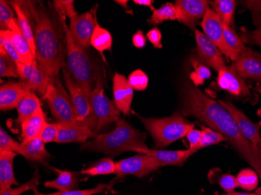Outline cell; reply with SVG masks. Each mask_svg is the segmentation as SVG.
I'll list each match as a JSON object with an SVG mask.
<instances>
[{"mask_svg": "<svg viewBox=\"0 0 261 195\" xmlns=\"http://www.w3.org/2000/svg\"><path fill=\"white\" fill-rule=\"evenodd\" d=\"M15 11L9 1H0V27L1 31H7L13 20H15Z\"/></svg>", "mask_w": 261, "mask_h": 195, "instance_id": "ab89813d", "label": "cell"}, {"mask_svg": "<svg viewBox=\"0 0 261 195\" xmlns=\"http://www.w3.org/2000/svg\"><path fill=\"white\" fill-rule=\"evenodd\" d=\"M29 17L35 35L36 60L49 78L57 77L66 65L67 46L64 27L55 8L40 1H18Z\"/></svg>", "mask_w": 261, "mask_h": 195, "instance_id": "7a4b0ae2", "label": "cell"}, {"mask_svg": "<svg viewBox=\"0 0 261 195\" xmlns=\"http://www.w3.org/2000/svg\"><path fill=\"white\" fill-rule=\"evenodd\" d=\"M239 187L247 191L256 190L259 184V175L254 170L243 169L236 177Z\"/></svg>", "mask_w": 261, "mask_h": 195, "instance_id": "d6a6232c", "label": "cell"}, {"mask_svg": "<svg viewBox=\"0 0 261 195\" xmlns=\"http://www.w3.org/2000/svg\"><path fill=\"white\" fill-rule=\"evenodd\" d=\"M18 77L22 82L29 86L31 91L37 92L42 96H45L47 88L50 83L51 79L45 75L39 67L37 60L35 59L32 64H17Z\"/></svg>", "mask_w": 261, "mask_h": 195, "instance_id": "5bb4252c", "label": "cell"}, {"mask_svg": "<svg viewBox=\"0 0 261 195\" xmlns=\"http://www.w3.org/2000/svg\"><path fill=\"white\" fill-rule=\"evenodd\" d=\"M181 110L184 117H193L225 137L240 156L250 164L261 180V152L243 136L231 114L213 100L193 82L181 89Z\"/></svg>", "mask_w": 261, "mask_h": 195, "instance_id": "6da1fadb", "label": "cell"}, {"mask_svg": "<svg viewBox=\"0 0 261 195\" xmlns=\"http://www.w3.org/2000/svg\"><path fill=\"white\" fill-rule=\"evenodd\" d=\"M62 71L77 120L95 132V123L89 98L80 85L71 77L66 66L62 69Z\"/></svg>", "mask_w": 261, "mask_h": 195, "instance_id": "ba28073f", "label": "cell"}, {"mask_svg": "<svg viewBox=\"0 0 261 195\" xmlns=\"http://www.w3.org/2000/svg\"><path fill=\"white\" fill-rule=\"evenodd\" d=\"M255 193L257 195H261V187H259V188H256V190H255Z\"/></svg>", "mask_w": 261, "mask_h": 195, "instance_id": "6f0895ef", "label": "cell"}, {"mask_svg": "<svg viewBox=\"0 0 261 195\" xmlns=\"http://www.w3.org/2000/svg\"><path fill=\"white\" fill-rule=\"evenodd\" d=\"M39 179H40V175L39 174V170H36L32 175V179L27 183L16 187V188L10 187L8 190L0 193V195H20L29 190L35 191V190H37V187L39 184Z\"/></svg>", "mask_w": 261, "mask_h": 195, "instance_id": "f35d334b", "label": "cell"}, {"mask_svg": "<svg viewBox=\"0 0 261 195\" xmlns=\"http://www.w3.org/2000/svg\"><path fill=\"white\" fill-rule=\"evenodd\" d=\"M219 103L225 108L234 119L239 128L241 130L243 136L250 141L255 147L261 152V137L259 130L261 127L259 124H254L250 119L246 117V114L237 108L234 104L228 101H219Z\"/></svg>", "mask_w": 261, "mask_h": 195, "instance_id": "2e32d148", "label": "cell"}, {"mask_svg": "<svg viewBox=\"0 0 261 195\" xmlns=\"http://www.w3.org/2000/svg\"><path fill=\"white\" fill-rule=\"evenodd\" d=\"M206 0H176V18L180 23L196 30V26L204 17L208 9Z\"/></svg>", "mask_w": 261, "mask_h": 195, "instance_id": "7c38bea8", "label": "cell"}, {"mask_svg": "<svg viewBox=\"0 0 261 195\" xmlns=\"http://www.w3.org/2000/svg\"><path fill=\"white\" fill-rule=\"evenodd\" d=\"M137 152L141 154H146L152 157L155 160L158 161L161 166L164 165H177L181 166L195 152L192 149L178 151H165L162 149H139Z\"/></svg>", "mask_w": 261, "mask_h": 195, "instance_id": "44dd1931", "label": "cell"}, {"mask_svg": "<svg viewBox=\"0 0 261 195\" xmlns=\"http://www.w3.org/2000/svg\"><path fill=\"white\" fill-rule=\"evenodd\" d=\"M45 98L57 123L64 124L80 123L76 117L70 95L67 94L57 77L51 79Z\"/></svg>", "mask_w": 261, "mask_h": 195, "instance_id": "52a82bcc", "label": "cell"}, {"mask_svg": "<svg viewBox=\"0 0 261 195\" xmlns=\"http://www.w3.org/2000/svg\"><path fill=\"white\" fill-rule=\"evenodd\" d=\"M58 124L59 132L57 143H70V142H86L91 137L97 136L95 132L79 123L76 124Z\"/></svg>", "mask_w": 261, "mask_h": 195, "instance_id": "7402d4cb", "label": "cell"}, {"mask_svg": "<svg viewBox=\"0 0 261 195\" xmlns=\"http://www.w3.org/2000/svg\"><path fill=\"white\" fill-rule=\"evenodd\" d=\"M244 5L251 11L254 22L261 25V0H249L245 1ZM260 27V26H259Z\"/></svg>", "mask_w": 261, "mask_h": 195, "instance_id": "7dc6e473", "label": "cell"}, {"mask_svg": "<svg viewBox=\"0 0 261 195\" xmlns=\"http://www.w3.org/2000/svg\"><path fill=\"white\" fill-rule=\"evenodd\" d=\"M223 26H224V39L227 45L234 53L240 57L246 52L247 47L245 45L244 42L233 27H229L224 23Z\"/></svg>", "mask_w": 261, "mask_h": 195, "instance_id": "1f68e13d", "label": "cell"}, {"mask_svg": "<svg viewBox=\"0 0 261 195\" xmlns=\"http://www.w3.org/2000/svg\"><path fill=\"white\" fill-rule=\"evenodd\" d=\"M0 48H4L9 57L14 60L16 64L21 63L20 57H19L18 54L16 52L14 47L10 43L9 39L2 33H0Z\"/></svg>", "mask_w": 261, "mask_h": 195, "instance_id": "bcb514c9", "label": "cell"}, {"mask_svg": "<svg viewBox=\"0 0 261 195\" xmlns=\"http://www.w3.org/2000/svg\"><path fill=\"white\" fill-rule=\"evenodd\" d=\"M113 45V38L111 34L107 29H103L96 22V29L94 31L91 39V45L102 55L105 60L103 52L106 50H111Z\"/></svg>", "mask_w": 261, "mask_h": 195, "instance_id": "f546056e", "label": "cell"}, {"mask_svg": "<svg viewBox=\"0 0 261 195\" xmlns=\"http://www.w3.org/2000/svg\"><path fill=\"white\" fill-rule=\"evenodd\" d=\"M202 131L196 129L190 130L186 135L188 142L189 143V149H192L194 152H196V147L200 142Z\"/></svg>", "mask_w": 261, "mask_h": 195, "instance_id": "f907efd6", "label": "cell"}, {"mask_svg": "<svg viewBox=\"0 0 261 195\" xmlns=\"http://www.w3.org/2000/svg\"><path fill=\"white\" fill-rule=\"evenodd\" d=\"M191 63L194 68V72L191 74L192 82L198 87V85H203L205 80L211 78V72L208 67L195 57L191 59Z\"/></svg>", "mask_w": 261, "mask_h": 195, "instance_id": "74e56055", "label": "cell"}, {"mask_svg": "<svg viewBox=\"0 0 261 195\" xmlns=\"http://www.w3.org/2000/svg\"><path fill=\"white\" fill-rule=\"evenodd\" d=\"M127 80L129 85L134 90L139 91V92L146 90L149 85V77L142 70H134L129 75Z\"/></svg>", "mask_w": 261, "mask_h": 195, "instance_id": "60d3db41", "label": "cell"}, {"mask_svg": "<svg viewBox=\"0 0 261 195\" xmlns=\"http://www.w3.org/2000/svg\"><path fill=\"white\" fill-rule=\"evenodd\" d=\"M152 136L156 149H164L176 141L186 137L195 124L181 114H174L164 118H145L139 117Z\"/></svg>", "mask_w": 261, "mask_h": 195, "instance_id": "5b68a950", "label": "cell"}, {"mask_svg": "<svg viewBox=\"0 0 261 195\" xmlns=\"http://www.w3.org/2000/svg\"><path fill=\"white\" fill-rule=\"evenodd\" d=\"M115 164L117 178H123L129 175L141 178L155 172L161 167L158 161L152 157L141 153L124 158L115 162Z\"/></svg>", "mask_w": 261, "mask_h": 195, "instance_id": "9c48e42d", "label": "cell"}, {"mask_svg": "<svg viewBox=\"0 0 261 195\" xmlns=\"http://www.w3.org/2000/svg\"><path fill=\"white\" fill-rule=\"evenodd\" d=\"M134 3L136 5L145 6V7H150L152 12L156 10V9H154V7H152V4H153L152 0H135Z\"/></svg>", "mask_w": 261, "mask_h": 195, "instance_id": "f5cc1de1", "label": "cell"}, {"mask_svg": "<svg viewBox=\"0 0 261 195\" xmlns=\"http://www.w3.org/2000/svg\"><path fill=\"white\" fill-rule=\"evenodd\" d=\"M41 101L39 97L34 92L26 95L22 98L21 100L17 104V111L18 114L16 122L21 125L24 120L32 117L34 114L37 112L38 109L41 108Z\"/></svg>", "mask_w": 261, "mask_h": 195, "instance_id": "83f0119b", "label": "cell"}, {"mask_svg": "<svg viewBox=\"0 0 261 195\" xmlns=\"http://www.w3.org/2000/svg\"><path fill=\"white\" fill-rule=\"evenodd\" d=\"M254 90L256 91L258 93L261 95V86L260 85H257L256 87L254 88Z\"/></svg>", "mask_w": 261, "mask_h": 195, "instance_id": "9f6ffc18", "label": "cell"}, {"mask_svg": "<svg viewBox=\"0 0 261 195\" xmlns=\"http://www.w3.org/2000/svg\"><path fill=\"white\" fill-rule=\"evenodd\" d=\"M17 154L0 151V193L18 184L14 174V160Z\"/></svg>", "mask_w": 261, "mask_h": 195, "instance_id": "603a6c76", "label": "cell"}, {"mask_svg": "<svg viewBox=\"0 0 261 195\" xmlns=\"http://www.w3.org/2000/svg\"><path fill=\"white\" fill-rule=\"evenodd\" d=\"M0 77H19L17 64L3 48H0Z\"/></svg>", "mask_w": 261, "mask_h": 195, "instance_id": "e575fe53", "label": "cell"}, {"mask_svg": "<svg viewBox=\"0 0 261 195\" xmlns=\"http://www.w3.org/2000/svg\"><path fill=\"white\" fill-rule=\"evenodd\" d=\"M197 52L199 60L206 67H211L214 70L219 71L221 69L226 66L222 57V53L218 49V47L213 43L204 33L195 30Z\"/></svg>", "mask_w": 261, "mask_h": 195, "instance_id": "9a60e30c", "label": "cell"}, {"mask_svg": "<svg viewBox=\"0 0 261 195\" xmlns=\"http://www.w3.org/2000/svg\"><path fill=\"white\" fill-rule=\"evenodd\" d=\"M20 144L13 137H10L8 133L1 127L0 129V151L17 152L18 153Z\"/></svg>", "mask_w": 261, "mask_h": 195, "instance_id": "7bdbcfd3", "label": "cell"}, {"mask_svg": "<svg viewBox=\"0 0 261 195\" xmlns=\"http://www.w3.org/2000/svg\"><path fill=\"white\" fill-rule=\"evenodd\" d=\"M231 67L243 77L256 82L261 86V54L247 48L244 53L232 62Z\"/></svg>", "mask_w": 261, "mask_h": 195, "instance_id": "e0dca14e", "label": "cell"}, {"mask_svg": "<svg viewBox=\"0 0 261 195\" xmlns=\"http://www.w3.org/2000/svg\"><path fill=\"white\" fill-rule=\"evenodd\" d=\"M112 183L109 184H99L96 187L86 190H74L70 191H58L52 193H42L35 190L33 195H94L97 193H106L112 190Z\"/></svg>", "mask_w": 261, "mask_h": 195, "instance_id": "8d00e7d4", "label": "cell"}, {"mask_svg": "<svg viewBox=\"0 0 261 195\" xmlns=\"http://www.w3.org/2000/svg\"><path fill=\"white\" fill-rule=\"evenodd\" d=\"M32 92L23 82L9 81L0 88V108L2 111L17 108L23 97Z\"/></svg>", "mask_w": 261, "mask_h": 195, "instance_id": "d6986e66", "label": "cell"}, {"mask_svg": "<svg viewBox=\"0 0 261 195\" xmlns=\"http://www.w3.org/2000/svg\"><path fill=\"white\" fill-rule=\"evenodd\" d=\"M0 33L4 34L9 39L16 52L18 54L22 64L29 65L33 63L35 57L32 54L29 42L24 38L20 27H19L17 19L13 20L10 23L8 30L1 31Z\"/></svg>", "mask_w": 261, "mask_h": 195, "instance_id": "ac0fdd59", "label": "cell"}, {"mask_svg": "<svg viewBox=\"0 0 261 195\" xmlns=\"http://www.w3.org/2000/svg\"><path fill=\"white\" fill-rule=\"evenodd\" d=\"M177 20V18L174 4L168 3L152 12V15L151 16V18L148 20V23L152 25H158L166 20Z\"/></svg>", "mask_w": 261, "mask_h": 195, "instance_id": "836d02e7", "label": "cell"}, {"mask_svg": "<svg viewBox=\"0 0 261 195\" xmlns=\"http://www.w3.org/2000/svg\"><path fill=\"white\" fill-rule=\"evenodd\" d=\"M10 4L14 8V11H15L16 15H17V20L19 27H20L24 38L29 42L32 54L35 57H36V48H35V35H34L32 23H31L29 17L26 15L18 1H11Z\"/></svg>", "mask_w": 261, "mask_h": 195, "instance_id": "4316f807", "label": "cell"}, {"mask_svg": "<svg viewBox=\"0 0 261 195\" xmlns=\"http://www.w3.org/2000/svg\"><path fill=\"white\" fill-rule=\"evenodd\" d=\"M18 154L32 162L42 164H46L51 158L50 154L45 149V143L39 137L22 142Z\"/></svg>", "mask_w": 261, "mask_h": 195, "instance_id": "cb8c5ba5", "label": "cell"}, {"mask_svg": "<svg viewBox=\"0 0 261 195\" xmlns=\"http://www.w3.org/2000/svg\"><path fill=\"white\" fill-rule=\"evenodd\" d=\"M201 27L206 37L218 47L221 53L224 54L227 58L231 59L232 62H234L240 57L227 45L224 39L223 22L212 9H208L201 22Z\"/></svg>", "mask_w": 261, "mask_h": 195, "instance_id": "30bf717a", "label": "cell"}, {"mask_svg": "<svg viewBox=\"0 0 261 195\" xmlns=\"http://www.w3.org/2000/svg\"><path fill=\"white\" fill-rule=\"evenodd\" d=\"M46 123V115L41 107L37 112L22 123L20 133L22 142H27L39 137Z\"/></svg>", "mask_w": 261, "mask_h": 195, "instance_id": "d4e9b609", "label": "cell"}, {"mask_svg": "<svg viewBox=\"0 0 261 195\" xmlns=\"http://www.w3.org/2000/svg\"><path fill=\"white\" fill-rule=\"evenodd\" d=\"M59 17L65 35L67 46L66 67L89 99L91 93L96 87L99 72L96 71L86 48L80 46L72 37L66 23V17L62 15H59Z\"/></svg>", "mask_w": 261, "mask_h": 195, "instance_id": "277c9868", "label": "cell"}, {"mask_svg": "<svg viewBox=\"0 0 261 195\" xmlns=\"http://www.w3.org/2000/svg\"><path fill=\"white\" fill-rule=\"evenodd\" d=\"M201 131H202V135H201L200 142L196 147V152L203 149V148L217 145V144L226 141V139L222 134L218 133L216 130L210 128V127L203 126Z\"/></svg>", "mask_w": 261, "mask_h": 195, "instance_id": "d590c367", "label": "cell"}, {"mask_svg": "<svg viewBox=\"0 0 261 195\" xmlns=\"http://www.w3.org/2000/svg\"><path fill=\"white\" fill-rule=\"evenodd\" d=\"M213 10L219 16L224 24L232 27L236 1L234 0H215L211 2Z\"/></svg>", "mask_w": 261, "mask_h": 195, "instance_id": "f1b7e54d", "label": "cell"}, {"mask_svg": "<svg viewBox=\"0 0 261 195\" xmlns=\"http://www.w3.org/2000/svg\"><path fill=\"white\" fill-rule=\"evenodd\" d=\"M116 3H117V4H120V5L122 6V7H124V9H125V10L129 9L128 7H127V1H116Z\"/></svg>", "mask_w": 261, "mask_h": 195, "instance_id": "11a10c76", "label": "cell"}, {"mask_svg": "<svg viewBox=\"0 0 261 195\" xmlns=\"http://www.w3.org/2000/svg\"><path fill=\"white\" fill-rule=\"evenodd\" d=\"M146 37L149 39L154 48H162V34L158 27H154L146 34Z\"/></svg>", "mask_w": 261, "mask_h": 195, "instance_id": "681fc988", "label": "cell"}, {"mask_svg": "<svg viewBox=\"0 0 261 195\" xmlns=\"http://www.w3.org/2000/svg\"><path fill=\"white\" fill-rule=\"evenodd\" d=\"M56 170L58 176L55 180L45 182L44 186L46 188L56 189L59 191H70L77 188L79 178L76 173L67 170Z\"/></svg>", "mask_w": 261, "mask_h": 195, "instance_id": "484cf974", "label": "cell"}, {"mask_svg": "<svg viewBox=\"0 0 261 195\" xmlns=\"http://www.w3.org/2000/svg\"><path fill=\"white\" fill-rule=\"evenodd\" d=\"M96 22V8L70 19L69 30L75 42L82 48L88 49L90 47Z\"/></svg>", "mask_w": 261, "mask_h": 195, "instance_id": "8fae6325", "label": "cell"}, {"mask_svg": "<svg viewBox=\"0 0 261 195\" xmlns=\"http://www.w3.org/2000/svg\"><path fill=\"white\" fill-rule=\"evenodd\" d=\"M82 149L115 156L129 151L138 152L139 149H147V146L144 133L120 117L112 131L97 134L93 140L82 145Z\"/></svg>", "mask_w": 261, "mask_h": 195, "instance_id": "3957f363", "label": "cell"}, {"mask_svg": "<svg viewBox=\"0 0 261 195\" xmlns=\"http://www.w3.org/2000/svg\"><path fill=\"white\" fill-rule=\"evenodd\" d=\"M258 124H259V127H261V120H260V121H259V123H258Z\"/></svg>", "mask_w": 261, "mask_h": 195, "instance_id": "680465c9", "label": "cell"}, {"mask_svg": "<svg viewBox=\"0 0 261 195\" xmlns=\"http://www.w3.org/2000/svg\"><path fill=\"white\" fill-rule=\"evenodd\" d=\"M241 39L243 42H250L261 48V27L252 32H244Z\"/></svg>", "mask_w": 261, "mask_h": 195, "instance_id": "c3c4849f", "label": "cell"}, {"mask_svg": "<svg viewBox=\"0 0 261 195\" xmlns=\"http://www.w3.org/2000/svg\"><path fill=\"white\" fill-rule=\"evenodd\" d=\"M218 184L227 193L234 192L236 187H238V183L234 176L231 174H223L218 179Z\"/></svg>", "mask_w": 261, "mask_h": 195, "instance_id": "f6af8a7d", "label": "cell"}, {"mask_svg": "<svg viewBox=\"0 0 261 195\" xmlns=\"http://www.w3.org/2000/svg\"><path fill=\"white\" fill-rule=\"evenodd\" d=\"M133 42L137 48H144L146 45V39L142 31H138L133 37Z\"/></svg>", "mask_w": 261, "mask_h": 195, "instance_id": "816d5d0a", "label": "cell"}, {"mask_svg": "<svg viewBox=\"0 0 261 195\" xmlns=\"http://www.w3.org/2000/svg\"><path fill=\"white\" fill-rule=\"evenodd\" d=\"M221 195H257L256 193H243V192H232V193H224V194Z\"/></svg>", "mask_w": 261, "mask_h": 195, "instance_id": "db71d44e", "label": "cell"}, {"mask_svg": "<svg viewBox=\"0 0 261 195\" xmlns=\"http://www.w3.org/2000/svg\"><path fill=\"white\" fill-rule=\"evenodd\" d=\"M92 115L95 123V133L105 128L109 124L117 122L120 118L121 111L114 101H111L104 93L103 80L98 74L96 87L89 97Z\"/></svg>", "mask_w": 261, "mask_h": 195, "instance_id": "8992f818", "label": "cell"}, {"mask_svg": "<svg viewBox=\"0 0 261 195\" xmlns=\"http://www.w3.org/2000/svg\"><path fill=\"white\" fill-rule=\"evenodd\" d=\"M218 85L220 89L236 99H245L250 97V88L231 66H225L218 71Z\"/></svg>", "mask_w": 261, "mask_h": 195, "instance_id": "4fadbf2b", "label": "cell"}, {"mask_svg": "<svg viewBox=\"0 0 261 195\" xmlns=\"http://www.w3.org/2000/svg\"><path fill=\"white\" fill-rule=\"evenodd\" d=\"M113 94L114 102L119 110L124 114L129 115L130 107L133 103L134 89L129 85L128 80L122 74L116 73L113 78Z\"/></svg>", "mask_w": 261, "mask_h": 195, "instance_id": "ffe728a7", "label": "cell"}, {"mask_svg": "<svg viewBox=\"0 0 261 195\" xmlns=\"http://www.w3.org/2000/svg\"><path fill=\"white\" fill-rule=\"evenodd\" d=\"M58 132L59 127L57 123H54V124L46 123L39 134V137L45 144L57 142Z\"/></svg>", "mask_w": 261, "mask_h": 195, "instance_id": "ee69618b", "label": "cell"}, {"mask_svg": "<svg viewBox=\"0 0 261 195\" xmlns=\"http://www.w3.org/2000/svg\"><path fill=\"white\" fill-rule=\"evenodd\" d=\"M74 4L73 0H56L54 2V7L59 15L69 17L70 20L79 15Z\"/></svg>", "mask_w": 261, "mask_h": 195, "instance_id": "b9f144b4", "label": "cell"}, {"mask_svg": "<svg viewBox=\"0 0 261 195\" xmlns=\"http://www.w3.org/2000/svg\"><path fill=\"white\" fill-rule=\"evenodd\" d=\"M116 164L111 158H102L101 160L95 162L89 168L81 171L80 174L89 177H96L100 175H109L115 174Z\"/></svg>", "mask_w": 261, "mask_h": 195, "instance_id": "4dcf8cb0", "label": "cell"}]
</instances>
